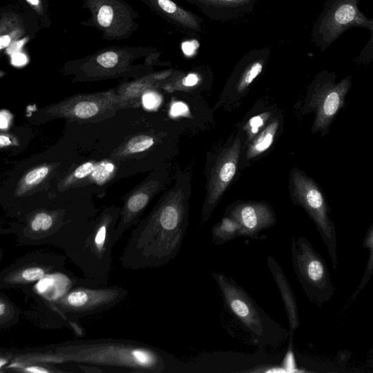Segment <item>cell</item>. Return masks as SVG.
<instances>
[{"instance_id": "obj_1", "label": "cell", "mask_w": 373, "mask_h": 373, "mask_svg": "<svg viewBox=\"0 0 373 373\" xmlns=\"http://www.w3.org/2000/svg\"><path fill=\"white\" fill-rule=\"evenodd\" d=\"M141 108L116 114L94 125V162H109L116 175L125 177L171 162L178 153L184 127L179 122Z\"/></svg>"}, {"instance_id": "obj_2", "label": "cell", "mask_w": 373, "mask_h": 373, "mask_svg": "<svg viewBox=\"0 0 373 373\" xmlns=\"http://www.w3.org/2000/svg\"><path fill=\"white\" fill-rule=\"evenodd\" d=\"M191 194V172L177 170L174 184L132 232L120 258L123 268H158L177 256L189 225Z\"/></svg>"}, {"instance_id": "obj_3", "label": "cell", "mask_w": 373, "mask_h": 373, "mask_svg": "<svg viewBox=\"0 0 373 373\" xmlns=\"http://www.w3.org/2000/svg\"><path fill=\"white\" fill-rule=\"evenodd\" d=\"M167 352L146 343L102 339L82 343L75 348L74 358L78 362L101 369L115 368L138 373H163L167 368Z\"/></svg>"}, {"instance_id": "obj_4", "label": "cell", "mask_w": 373, "mask_h": 373, "mask_svg": "<svg viewBox=\"0 0 373 373\" xmlns=\"http://www.w3.org/2000/svg\"><path fill=\"white\" fill-rule=\"evenodd\" d=\"M120 215V207H107L85 225L82 251L86 283L89 286H106L112 267L115 232Z\"/></svg>"}, {"instance_id": "obj_5", "label": "cell", "mask_w": 373, "mask_h": 373, "mask_svg": "<svg viewBox=\"0 0 373 373\" xmlns=\"http://www.w3.org/2000/svg\"><path fill=\"white\" fill-rule=\"evenodd\" d=\"M291 251L293 270L305 294L321 308L336 293L325 260L305 237L293 239Z\"/></svg>"}, {"instance_id": "obj_6", "label": "cell", "mask_w": 373, "mask_h": 373, "mask_svg": "<svg viewBox=\"0 0 373 373\" xmlns=\"http://www.w3.org/2000/svg\"><path fill=\"white\" fill-rule=\"evenodd\" d=\"M156 50L141 47H113L101 50L84 59L80 72L87 81H99L120 77H139L151 73L153 66L145 63L134 65L140 57L148 56Z\"/></svg>"}, {"instance_id": "obj_7", "label": "cell", "mask_w": 373, "mask_h": 373, "mask_svg": "<svg viewBox=\"0 0 373 373\" xmlns=\"http://www.w3.org/2000/svg\"><path fill=\"white\" fill-rule=\"evenodd\" d=\"M362 0H326L312 29L315 46L324 51L347 30L362 28L373 32V19L359 8Z\"/></svg>"}, {"instance_id": "obj_8", "label": "cell", "mask_w": 373, "mask_h": 373, "mask_svg": "<svg viewBox=\"0 0 373 373\" xmlns=\"http://www.w3.org/2000/svg\"><path fill=\"white\" fill-rule=\"evenodd\" d=\"M290 179L293 188V201L301 206L316 225L333 262L334 270L337 272L339 260L336 232L334 223L329 217L328 206L323 194L317 184L299 170H293Z\"/></svg>"}, {"instance_id": "obj_9", "label": "cell", "mask_w": 373, "mask_h": 373, "mask_svg": "<svg viewBox=\"0 0 373 373\" xmlns=\"http://www.w3.org/2000/svg\"><path fill=\"white\" fill-rule=\"evenodd\" d=\"M224 302V305L257 342L268 336L274 323L245 290L224 274L213 272Z\"/></svg>"}, {"instance_id": "obj_10", "label": "cell", "mask_w": 373, "mask_h": 373, "mask_svg": "<svg viewBox=\"0 0 373 373\" xmlns=\"http://www.w3.org/2000/svg\"><path fill=\"white\" fill-rule=\"evenodd\" d=\"M90 11L87 26L99 30L102 39L119 41L129 39L139 29L138 13L124 0H84Z\"/></svg>"}, {"instance_id": "obj_11", "label": "cell", "mask_w": 373, "mask_h": 373, "mask_svg": "<svg viewBox=\"0 0 373 373\" xmlns=\"http://www.w3.org/2000/svg\"><path fill=\"white\" fill-rule=\"evenodd\" d=\"M351 86L348 76L336 84V75L327 71L320 73L310 88V97L306 101L308 111L316 113L313 131H326L335 116L343 106L347 93Z\"/></svg>"}, {"instance_id": "obj_12", "label": "cell", "mask_w": 373, "mask_h": 373, "mask_svg": "<svg viewBox=\"0 0 373 373\" xmlns=\"http://www.w3.org/2000/svg\"><path fill=\"white\" fill-rule=\"evenodd\" d=\"M171 162L151 172L123 198L120 215L115 232V243L136 225L151 201L164 189L171 175Z\"/></svg>"}, {"instance_id": "obj_13", "label": "cell", "mask_w": 373, "mask_h": 373, "mask_svg": "<svg viewBox=\"0 0 373 373\" xmlns=\"http://www.w3.org/2000/svg\"><path fill=\"white\" fill-rule=\"evenodd\" d=\"M241 142L236 139L229 147L223 149L208 172L206 194L201 210V221L209 220L225 191L234 179L241 153Z\"/></svg>"}, {"instance_id": "obj_14", "label": "cell", "mask_w": 373, "mask_h": 373, "mask_svg": "<svg viewBox=\"0 0 373 373\" xmlns=\"http://www.w3.org/2000/svg\"><path fill=\"white\" fill-rule=\"evenodd\" d=\"M121 110L116 89L76 96L68 101L63 113L75 120L97 122L114 116Z\"/></svg>"}, {"instance_id": "obj_15", "label": "cell", "mask_w": 373, "mask_h": 373, "mask_svg": "<svg viewBox=\"0 0 373 373\" xmlns=\"http://www.w3.org/2000/svg\"><path fill=\"white\" fill-rule=\"evenodd\" d=\"M128 293L127 289L118 286L80 288L68 294L65 303L75 312L91 315L115 307Z\"/></svg>"}, {"instance_id": "obj_16", "label": "cell", "mask_w": 373, "mask_h": 373, "mask_svg": "<svg viewBox=\"0 0 373 373\" xmlns=\"http://www.w3.org/2000/svg\"><path fill=\"white\" fill-rule=\"evenodd\" d=\"M225 215L236 220L241 226V236L256 239L259 234L277 223L272 207L264 203L246 202L235 204Z\"/></svg>"}, {"instance_id": "obj_17", "label": "cell", "mask_w": 373, "mask_h": 373, "mask_svg": "<svg viewBox=\"0 0 373 373\" xmlns=\"http://www.w3.org/2000/svg\"><path fill=\"white\" fill-rule=\"evenodd\" d=\"M182 73L175 70L151 72L120 86L115 89L120 99L121 110L141 107V98L144 94L161 89L163 86Z\"/></svg>"}, {"instance_id": "obj_18", "label": "cell", "mask_w": 373, "mask_h": 373, "mask_svg": "<svg viewBox=\"0 0 373 373\" xmlns=\"http://www.w3.org/2000/svg\"><path fill=\"white\" fill-rule=\"evenodd\" d=\"M154 13L171 25L184 31L201 33L203 20L191 11L182 8L174 0H141Z\"/></svg>"}, {"instance_id": "obj_19", "label": "cell", "mask_w": 373, "mask_h": 373, "mask_svg": "<svg viewBox=\"0 0 373 373\" xmlns=\"http://www.w3.org/2000/svg\"><path fill=\"white\" fill-rule=\"evenodd\" d=\"M206 16L220 22L239 18L252 13L258 0H185Z\"/></svg>"}, {"instance_id": "obj_20", "label": "cell", "mask_w": 373, "mask_h": 373, "mask_svg": "<svg viewBox=\"0 0 373 373\" xmlns=\"http://www.w3.org/2000/svg\"><path fill=\"white\" fill-rule=\"evenodd\" d=\"M268 47L253 49L246 53L234 70L232 80L238 93H244L262 73L270 57Z\"/></svg>"}, {"instance_id": "obj_21", "label": "cell", "mask_w": 373, "mask_h": 373, "mask_svg": "<svg viewBox=\"0 0 373 373\" xmlns=\"http://www.w3.org/2000/svg\"><path fill=\"white\" fill-rule=\"evenodd\" d=\"M267 265L279 290L286 309L289 324V348H291L293 335L300 326L296 298L281 266L272 256L267 257Z\"/></svg>"}, {"instance_id": "obj_22", "label": "cell", "mask_w": 373, "mask_h": 373, "mask_svg": "<svg viewBox=\"0 0 373 373\" xmlns=\"http://www.w3.org/2000/svg\"><path fill=\"white\" fill-rule=\"evenodd\" d=\"M279 127L278 120L272 121L248 145L246 153L247 159L259 156L271 148Z\"/></svg>"}, {"instance_id": "obj_23", "label": "cell", "mask_w": 373, "mask_h": 373, "mask_svg": "<svg viewBox=\"0 0 373 373\" xmlns=\"http://www.w3.org/2000/svg\"><path fill=\"white\" fill-rule=\"evenodd\" d=\"M212 234L214 243L216 245H223L241 236V226L233 217L225 215L222 220L213 226Z\"/></svg>"}, {"instance_id": "obj_24", "label": "cell", "mask_w": 373, "mask_h": 373, "mask_svg": "<svg viewBox=\"0 0 373 373\" xmlns=\"http://www.w3.org/2000/svg\"><path fill=\"white\" fill-rule=\"evenodd\" d=\"M202 74L194 72L188 75L183 72L181 75L170 81L161 88V90L174 93L184 92L192 94L196 91L203 84Z\"/></svg>"}, {"instance_id": "obj_25", "label": "cell", "mask_w": 373, "mask_h": 373, "mask_svg": "<svg viewBox=\"0 0 373 373\" xmlns=\"http://www.w3.org/2000/svg\"><path fill=\"white\" fill-rule=\"evenodd\" d=\"M24 30L15 17H7L0 22V51L9 47L22 36Z\"/></svg>"}, {"instance_id": "obj_26", "label": "cell", "mask_w": 373, "mask_h": 373, "mask_svg": "<svg viewBox=\"0 0 373 373\" xmlns=\"http://www.w3.org/2000/svg\"><path fill=\"white\" fill-rule=\"evenodd\" d=\"M363 246L369 251V258L365 275L362 279L358 289L353 296H352L350 301H355L358 296L362 291L366 284L369 282L372 272H373V227L372 225L370 226L369 231L367 232L366 236L364 239Z\"/></svg>"}, {"instance_id": "obj_27", "label": "cell", "mask_w": 373, "mask_h": 373, "mask_svg": "<svg viewBox=\"0 0 373 373\" xmlns=\"http://www.w3.org/2000/svg\"><path fill=\"white\" fill-rule=\"evenodd\" d=\"M270 116V113H263L253 117L248 122L245 129L248 139H253L258 134L260 129L265 125L266 120Z\"/></svg>"}, {"instance_id": "obj_28", "label": "cell", "mask_w": 373, "mask_h": 373, "mask_svg": "<svg viewBox=\"0 0 373 373\" xmlns=\"http://www.w3.org/2000/svg\"><path fill=\"white\" fill-rule=\"evenodd\" d=\"M158 90H153L144 94L141 98V107L148 110L158 108L161 102V97Z\"/></svg>"}, {"instance_id": "obj_29", "label": "cell", "mask_w": 373, "mask_h": 373, "mask_svg": "<svg viewBox=\"0 0 373 373\" xmlns=\"http://www.w3.org/2000/svg\"><path fill=\"white\" fill-rule=\"evenodd\" d=\"M53 225V218L49 215L41 213L37 215L32 222L34 232L47 231Z\"/></svg>"}, {"instance_id": "obj_30", "label": "cell", "mask_w": 373, "mask_h": 373, "mask_svg": "<svg viewBox=\"0 0 373 373\" xmlns=\"http://www.w3.org/2000/svg\"><path fill=\"white\" fill-rule=\"evenodd\" d=\"M49 173V169L46 167L35 169L27 175L25 182L27 185H34L44 179Z\"/></svg>"}, {"instance_id": "obj_31", "label": "cell", "mask_w": 373, "mask_h": 373, "mask_svg": "<svg viewBox=\"0 0 373 373\" xmlns=\"http://www.w3.org/2000/svg\"><path fill=\"white\" fill-rule=\"evenodd\" d=\"M44 275V271L39 267L27 269V270L24 271L22 274L23 278L28 282H35L43 278Z\"/></svg>"}, {"instance_id": "obj_32", "label": "cell", "mask_w": 373, "mask_h": 373, "mask_svg": "<svg viewBox=\"0 0 373 373\" xmlns=\"http://www.w3.org/2000/svg\"><path fill=\"white\" fill-rule=\"evenodd\" d=\"M27 57L23 53H15L12 58V62L15 66H23L27 63Z\"/></svg>"}, {"instance_id": "obj_33", "label": "cell", "mask_w": 373, "mask_h": 373, "mask_svg": "<svg viewBox=\"0 0 373 373\" xmlns=\"http://www.w3.org/2000/svg\"><path fill=\"white\" fill-rule=\"evenodd\" d=\"M26 1L38 13L43 11L40 0H26Z\"/></svg>"}, {"instance_id": "obj_34", "label": "cell", "mask_w": 373, "mask_h": 373, "mask_svg": "<svg viewBox=\"0 0 373 373\" xmlns=\"http://www.w3.org/2000/svg\"><path fill=\"white\" fill-rule=\"evenodd\" d=\"M27 372L32 373H47L49 372L48 369L39 367H30L26 369Z\"/></svg>"}, {"instance_id": "obj_35", "label": "cell", "mask_w": 373, "mask_h": 373, "mask_svg": "<svg viewBox=\"0 0 373 373\" xmlns=\"http://www.w3.org/2000/svg\"><path fill=\"white\" fill-rule=\"evenodd\" d=\"M11 144L12 142L8 137L0 135V148L9 146Z\"/></svg>"}, {"instance_id": "obj_36", "label": "cell", "mask_w": 373, "mask_h": 373, "mask_svg": "<svg viewBox=\"0 0 373 373\" xmlns=\"http://www.w3.org/2000/svg\"><path fill=\"white\" fill-rule=\"evenodd\" d=\"M8 125L7 118L3 115H0V129H6L8 127Z\"/></svg>"}, {"instance_id": "obj_37", "label": "cell", "mask_w": 373, "mask_h": 373, "mask_svg": "<svg viewBox=\"0 0 373 373\" xmlns=\"http://www.w3.org/2000/svg\"><path fill=\"white\" fill-rule=\"evenodd\" d=\"M6 305L5 304L0 301V316L3 315L5 313Z\"/></svg>"}, {"instance_id": "obj_38", "label": "cell", "mask_w": 373, "mask_h": 373, "mask_svg": "<svg viewBox=\"0 0 373 373\" xmlns=\"http://www.w3.org/2000/svg\"><path fill=\"white\" fill-rule=\"evenodd\" d=\"M7 360L5 359L0 358V369H1L5 365L7 364Z\"/></svg>"}]
</instances>
